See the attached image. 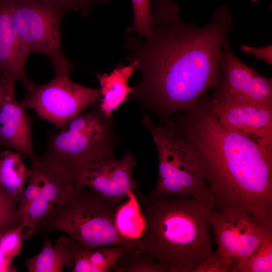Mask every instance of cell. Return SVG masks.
Masks as SVG:
<instances>
[{"label": "cell", "instance_id": "8fae6325", "mask_svg": "<svg viewBox=\"0 0 272 272\" xmlns=\"http://www.w3.org/2000/svg\"><path fill=\"white\" fill-rule=\"evenodd\" d=\"M221 79L213 95L231 101L272 105V80L243 63L232 51L228 39L221 57Z\"/></svg>", "mask_w": 272, "mask_h": 272}, {"label": "cell", "instance_id": "3957f363", "mask_svg": "<svg viewBox=\"0 0 272 272\" xmlns=\"http://www.w3.org/2000/svg\"><path fill=\"white\" fill-rule=\"evenodd\" d=\"M135 194L144 220L135 250L149 254L168 272H190L212 256L209 194L194 197Z\"/></svg>", "mask_w": 272, "mask_h": 272}, {"label": "cell", "instance_id": "2e32d148", "mask_svg": "<svg viewBox=\"0 0 272 272\" xmlns=\"http://www.w3.org/2000/svg\"><path fill=\"white\" fill-rule=\"evenodd\" d=\"M135 70L137 63L131 61L128 65L119 63L109 74L96 75L101 93L97 104L105 115L112 116L113 112L129 99L133 88L129 85L128 81Z\"/></svg>", "mask_w": 272, "mask_h": 272}, {"label": "cell", "instance_id": "5bb4252c", "mask_svg": "<svg viewBox=\"0 0 272 272\" xmlns=\"http://www.w3.org/2000/svg\"><path fill=\"white\" fill-rule=\"evenodd\" d=\"M16 81L6 79L0 102V146L14 151L31 161L36 155L32 139V120L15 93Z\"/></svg>", "mask_w": 272, "mask_h": 272}, {"label": "cell", "instance_id": "ba28073f", "mask_svg": "<svg viewBox=\"0 0 272 272\" xmlns=\"http://www.w3.org/2000/svg\"><path fill=\"white\" fill-rule=\"evenodd\" d=\"M21 104L34 110L57 129L64 127L77 115L100 98L99 88L88 87L72 81L69 76L55 74L49 82L34 84Z\"/></svg>", "mask_w": 272, "mask_h": 272}, {"label": "cell", "instance_id": "ffe728a7", "mask_svg": "<svg viewBox=\"0 0 272 272\" xmlns=\"http://www.w3.org/2000/svg\"><path fill=\"white\" fill-rule=\"evenodd\" d=\"M115 224L119 233L125 238L135 241L140 237L144 220L135 193L130 192L127 199L118 208Z\"/></svg>", "mask_w": 272, "mask_h": 272}, {"label": "cell", "instance_id": "277c9868", "mask_svg": "<svg viewBox=\"0 0 272 272\" xmlns=\"http://www.w3.org/2000/svg\"><path fill=\"white\" fill-rule=\"evenodd\" d=\"M119 206L90 188L78 184L70 196L56 206L37 227L44 223L51 229L66 233L87 249L121 246L133 250L137 241L122 236L115 226V217Z\"/></svg>", "mask_w": 272, "mask_h": 272}, {"label": "cell", "instance_id": "ac0fdd59", "mask_svg": "<svg viewBox=\"0 0 272 272\" xmlns=\"http://www.w3.org/2000/svg\"><path fill=\"white\" fill-rule=\"evenodd\" d=\"M73 261L67 238H60L55 244L46 240L40 253L26 261L30 272H61Z\"/></svg>", "mask_w": 272, "mask_h": 272}, {"label": "cell", "instance_id": "4316f807", "mask_svg": "<svg viewBox=\"0 0 272 272\" xmlns=\"http://www.w3.org/2000/svg\"><path fill=\"white\" fill-rule=\"evenodd\" d=\"M63 15L70 12H79L87 17L93 6L97 3H106L109 0H41Z\"/></svg>", "mask_w": 272, "mask_h": 272}, {"label": "cell", "instance_id": "e0dca14e", "mask_svg": "<svg viewBox=\"0 0 272 272\" xmlns=\"http://www.w3.org/2000/svg\"><path fill=\"white\" fill-rule=\"evenodd\" d=\"M17 152L5 149L0 153V189L13 198H19L31 174Z\"/></svg>", "mask_w": 272, "mask_h": 272}, {"label": "cell", "instance_id": "30bf717a", "mask_svg": "<svg viewBox=\"0 0 272 272\" xmlns=\"http://www.w3.org/2000/svg\"><path fill=\"white\" fill-rule=\"evenodd\" d=\"M137 165L134 155L126 152L120 159L113 154L95 159L76 173L79 185L88 187L108 201L120 206L135 193L137 181L133 177Z\"/></svg>", "mask_w": 272, "mask_h": 272}, {"label": "cell", "instance_id": "52a82bcc", "mask_svg": "<svg viewBox=\"0 0 272 272\" xmlns=\"http://www.w3.org/2000/svg\"><path fill=\"white\" fill-rule=\"evenodd\" d=\"M14 23L27 52L48 57L55 74L69 76L71 62L61 46L60 23L64 16L41 0H11Z\"/></svg>", "mask_w": 272, "mask_h": 272}, {"label": "cell", "instance_id": "484cf974", "mask_svg": "<svg viewBox=\"0 0 272 272\" xmlns=\"http://www.w3.org/2000/svg\"><path fill=\"white\" fill-rule=\"evenodd\" d=\"M30 169L31 174L28 180L27 185L19 197L17 211L21 221L40 192V183L38 173L32 165Z\"/></svg>", "mask_w": 272, "mask_h": 272}, {"label": "cell", "instance_id": "cb8c5ba5", "mask_svg": "<svg viewBox=\"0 0 272 272\" xmlns=\"http://www.w3.org/2000/svg\"><path fill=\"white\" fill-rule=\"evenodd\" d=\"M272 271V236L257 247L249 256L241 272Z\"/></svg>", "mask_w": 272, "mask_h": 272}, {"label": "cell", "instance_id": "8992f818", "mask_svg": "<svg viewBox=\"0 0 272 272\" xmlns=\"http://www.w3.org/2000/svg\"><path fill=\"white\" fill-rule=\"evenodd\" d=\"M97 101L62 128L49 132L43 156L64 165L76 175L90 162L113 154L118 140L113 116L105 115Z\"/></svg>", "mask_w": 272, "mask_h": 272}, {"label": "cell", "instance_id": "83f0119b", "mask_svg": "<svg viewBox=\"0 0 272 272\" xmlns=\"http://www.w3.org/2000/svg\"><path fill=\"white\" fill-rule=\"evenodd\" d=\"M190 272H234V270L231 259L217 249L210 258Z\"/></svg>", "mask_w": 272, "mask_h": 272}, {"label": "cell", "instance_id": "9a60e30c", "mask_svg": "<svg viewBox=\"0 0 272 272\" xmlns=\"http://www.w3.org/2000/svg\"><path fill=\"white\" fill-rule=\"evenodd\" d=\"M28 55L14 23L11 0H0V71L5 78L20 82L26 92L35 84L26 73Z\"/></svg>", "mask_w": 272, "mask_h": 272}, {"label": "cell", "instance_id": "f1b7e54d", "mask_svg": "<svg viewBox=\"0 0 272 272\" xmlns=\"http://www.w3.org/2000/svg\"><path fill=\"white\" fill-rule=\"evenodd\" d=\"M240 50L243 52L253 54L270 65L272 64V46L271 45L261 47L242 45L240 46Z\"/></svg>", "mask_w": 272, "mask_h": 272}, {"label": "cell", "instance_id": "5b68a950", "mask_svg": "<svg viewBox=\"0 0 272 272\" xmlns=\"http://www.w3.org/2000/svg\"><path fill=\"white\" fill-rule=\"evenodd\" d=\"M142 124L149 130L159 159L155 195L200 197L209 194L199 158L190 143L168 119L156 125L145 114Z\"/></svg>", "mask_w": 272, "mask_h": 272}, {"label": "cell", "instance_id": "d4e9b609", "mask_svg": "<svg viewBox=\"0 0 272 272\" xmlns=\"http://www.w3.org/2000/svg\"><path fill=\"white\" fill-rule=\"evenodd\" d=\"M19 198H13L0 189V235L22 225L18 215Z\"/></svg>", "mask_w": 272, "mask_h": 272}, {"label": "cell", "instance_id": "7c38bea8", "mask_svg": "<svg viewBox=\"0 0 272 272\" xmlns=\"http://www.w3.org/2000/svg\"><path fill=\"white\" fill-rule=\"evenodd\" d=\"M31 165L38 173L40 189L22 222L26 228L35 231L39 223L56 206L65 200L78 183L73 171L43 155L31 161Z\"/></svg>", "mask_w": 272, "mask_h": 272}, {"label": "cell", "instance_id": "f546056e", "mask_svg": "<svg viewBox=\"0 0 272 272\" xmlns=\"http://www.w3.org/2000/svg\"><path fill=\"white\" fill-rule=\"evenodd\" d=\"M6 79L3 76L0 71V102L4 95Z\"/></svg>", "mask_w": 272, "mask_h": 272}, {"label": "cell", "instance_id": "1f68e13d", "mask_svg": "<svg viewBox=\"0 0 272 272\" xmlns=\"http://www.w3.org/2000/svg\"><path fill=\"white\" fill-rule=\"evenodd\" d=\"M250 1L252 2H257L258 0H250Z\"/></svg>", "mask_w": 272, "mask_h": 272}, {"label": "cell", "instance_id": "4fadbf2b", "mask_svg": "<svg viewBox=\"0 0 272 272\" xmlns=\"http://www.w3.org/2000/svg\"><path fill=\"white\" fill-rule=\"evenodd\" d=\"M205 101L227 128L272 147V105L224 100L214 95Z\"/></svg>", "mask_w": 272, "mask_h": 272}, {"label": "cell", "instance_id": "4dcf8cb0", "mask_svg": "<svg viewBox=\"0 0 272 272\" xmlns=\"http://www.w3.org/2000/svg\"><path fill=\"white\" fill-rule=\"evenodd\" d=\"M5 149H6L4 148L3 147H2V146H0V153H1L2 151L4 150Z\"/></svg>", "mask_w": 272, "mask_h": 272}, {"label": "cell", "instance_id": "7402d4cb", "mask_svg": "<svg viewBox=\"0 0 272 272\" xmlns=\"http://www.w3.org/2000/svg\"><path fill=\"white\" fill-rule=\"evenodd\" d=\"M112 270L115 272H168L151 255L135 250L122 256Z\"/></svg>", "mask_w": 272, "mask_h": 272}, {"label": "cell", "instance_id": "6da1fadb", "mask_svg": "<svg viewBox=\"0 0 272 272\" xmlns=\"http://www.w3.org/2000/svg\"><path fill=\"white\" fill-rule=\"evenodd\" d=\"M154 23L148 38L126 39V60L135 61L141 77L129 97L162 120L192 107L221 79L224 44L233 29L230 8L220 6L202 26L183 22L173 0H154Z\"/></svg>", "mask_w": 272, "mask_h": 272}, {"label": "cell", "instance_id": "9c48e42d", "mask_svg": "<svg viewBox=\"0 0 272 272\" xmlns=\"http://www.w3.org/2000/svg\"><path fill=\"white\" fill-rule=\"evenodd\" d=\"M209 222L217 249L231 259L234 272H241L253 251L272 236V227L244 211L211 210Z\"/></svg>", "mask_w": 272, "mask_h": 272}, {"label": "cell", "instance_id": "7a4b0ae2", "mask_svg": "<svg viewBox=\"0 0 272 272\" xmlns=\"http://www.w3.org/2000/svg\"><path fill=\"white\" fill-rule=\"evenodd\" d=\"M174 125L195 150L212 210L252 214L272 227V147L227 128L199 100Z\"/></svg>", "mask_w": 272, "mask_h": 272}, {"label": "cell", "instance_id": "d6986e66", "mask_svg": "<svg viewBox=\"0 0 272 272\" xmlns=\"http://www.w3.org/2000/svg\"><path fill=\"white\" fill-rule=\"evenodd\" d=\"M78 252L84 261L87 272H107L112 270L119 259L132 251L121 246H110L87 249L80 243Z\"/></svg>", "mask_w": 272, "mask_h": 272}, {"label": "cell", "instance_id": "603a6c76", "mask_svg": "<svg viewBox=\"0 0 272 272\" xmlns=\"http://www.w3.org/2000/svg\"><path fill=\"white\" fill-rule=\"evenodd\" d=\"M133 12V23L125 32L127 34H137L139 37H150L154 18L151 0H131Z\"/></svg>", "mask_w": 272, "mask_h": 272}, {"label": "cell", "instance_id": "44dd1931", "mask_svg": "<svg viewBox=\"0 0 272 272\" xmlns=\"http://www.w3.org/2000/svg\"><path fill=\"white\" fill-rule=\"evenodd\" d=\"M25 228L22 225L0 235V272L15 271L11 265L12 259L20 253L27 235L35 232L30 230L24 232Z\"/></svg>", "mask_w": 272, "mask_h": 272}]
</instances>
